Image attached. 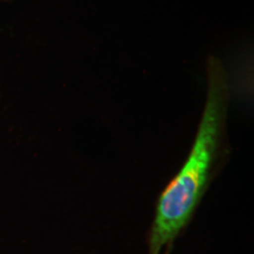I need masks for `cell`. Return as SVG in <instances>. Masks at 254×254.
<instances>
[{
    "instance_id": "6da1fadb",
    "label": "cell",
    "mask_w": 254,
    "mask_h": 254,
    "mask_svg": "<svg viewBox=\"0 0 254 254\" xmlns=\"http://www.w3.org/2000/svg\"><path fill=\"white\" fill-rule=\"evenodd\" d=\"M230 81L221 60H207V93L194 142L182 170L159 198L150 238L151 254L178 236L190 220L207 186L226 132Z\"/></svg>"
}]
</instances>
